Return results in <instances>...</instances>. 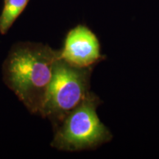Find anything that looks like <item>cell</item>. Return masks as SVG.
Instances as JSON below:
<instances>
[{"label":"cell","instance_id":"4","mask_svg":"<svg viewBox=\"0 0 159 159\" xmlns=\"http://www.w3.org/2000/svg\"><path fill=\"white\" fill-rule=\"evenodd\" d=\"M59 52L61 59L78 68H94L106 59L97 35L83 24L67 32Z\"/></svg>","mask_w":159,"mask_h":159},{"label":"cell","instance_id":"5","mask_svg":"<svg viewBox=\"0 0 159 159\" xmlns=\"http://www.w3.org/2000/svg\"><path fill=\"white\" fill-rule=\"evenodd\" d=\"M30 0H5L0 15V33L7 34L21 13L25 11Z\"/></svg>","mask_w":159,"mask_h":159},{"label":"cell","instance_id":"2","mask_svg":"<svg viewBox=\"0 0 159 159\" xmlns=\"http://www.w3.org/2000/svg\"><path fill=\"white\" fill-rule=\"evenodd\" d=\"M102 100L90 92L57 125L51 146L67 152L95 150L111 142L113 135L99 119L97 108Z\"/></svg>","mask_w":159,"mask_h":159},{"label":"cell","instance_id":"3","mask_svg":"<svg viewBox=\"0 0 159 159\" xmlns=\"http://www.w3.org/2000/svg\"><path fill=\"white\" fill-rule=\"evenodd\" d=\"M94 68H78L59 57L55 61L52 78L40 115L55 128L90 92Z\"/></svg>","mask_w":159,"mask_h":159},{"label":"cell","instance_id":"1","mask_svg":"<svg viewBox=\"0 0 159 159\" xmlns=\"http://www.w3.org/2000/svg\"><path fill=\"white\" fill-rule=\"evenodd\" d=\"M59 57L49 45L27 41L13 45L4 61V82L32 114H41Z\"/></svg>","mask_w":159,"mask_h":159}]
</instances>
